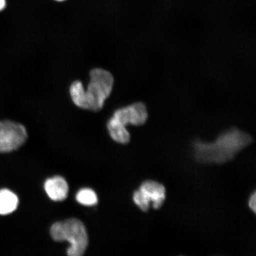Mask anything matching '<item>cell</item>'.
<instances>
[{"label":"cell","mask_w":256,"mask_h":256,"mask_svg":"<svg viewBox=\"0 0 256 256\" xmlns=\"http://www.w3.org/2000/svg\"><path fill=\"white\" fill-rule=\"evenodd\" d=\"M50 235L56 242L67 241L70 247L67 254L70 256H81L88 246V236L83 223L78 219H69L54 224L50 229Z\"/></svg>","instance_id":"3957f363"},{"label":"cell","mask_w":256,"mask_h":256,"mask_svg":"<svg viewBox=\"0 0 256 256\" xmlns=\"http://www.w3.org/2000/svg\"><path fill=\"white\" fill-rule=\"evenodd\" d=\"M138 191L142 199L151 206L154 210L162 208L166 199V190L164 186L158 182L148 180L140 184Z\"/></svg>","instance_id":"8992f818"},{"label":"cell","mask_w":256,"mask_h":256,"mask_svg":"<svg viewBox=\"0 0 256 256\" xmlns=\"http://www.w3.org/2000/svg\"><path fill=\"white\" fill-rule=\"evenodd\" d=\"M148 119L146 106L142 102H137L114 112L108 122L126 128L128 124L142 126Z\"/></svg>","instance_id":"5b68a950"},{"label":"cell","mask_w":256,"mask_h":256,"mask_svg":"<svg viewBox=\"0 0 256 256\" xmlns=\"http://www.w3.org/2000/svg\"><path fill=\"white\" fill-rule=\"evenodd\" d=\"M90 76V81L86 90L81 82L75 81L70 86V94L76 106L98 112L103 108L106 100L110 97L114 79L110 72L102 68L92 70Z\"/></svg>","instance_id":"7a4b0ae2"},{"label":"cell","mask_w":256,"mask_h":256,"mask_svg":"<svg viewBox=\"0 0 256 256\" xmlns=\"http://www.w3.org/2000/svg\"><path fill=\"white\" fill-rule=\"evenodd\" d=\"M248 204L250 209L254 214H256V194L254 191V193H252L250 196Z\"/></svg>","instance_id":"30bf717a"},{"label":"cell","mask_w":256,"mask_h":256,"mask_svg":"<svg viewBox=\"0 0 256 256\" xmlns=\"http://www.w3.org/2000/svg\"><path fill=\"white\" fill-rule=\"evenodd\" d=\"M252 142V137L248 134L232 128L220 134L214 142L195 140L192 147L197 162L203 164H222L231 161Z\"/></svg>","instance_id":"6da1fadb"},{"label":"cell","mask_w":256,"mask_h":256,"mask_svg":"<svg viewBox=\"0 0 256 256\" xmlns=\"http://www.w3.org/2000/svg\"><path fill=\"white\" fill-rule=\"evenodd\" d=\"M6 0H0V11L6 8Z\"/></svg>","instance_id":"8fae6325"},{"label":"cell","mask_w":256,"mask_h":256,"mask_svg":"<svg viewBox=\"0 0 256 256\" xmlns=\"http://www.w3.org/2000/svg\"><path fill=\"white\" fill-rule=\"evenodd\" d=\"M76 200L80 204L86 206H94L98 199L95 192L90 188H82L76 194Z\"/></svg>","instance_id":"9c48e42d"},{"label":"cell","mask_w":256,"mask_h":256,"mask_svg":"<svg viewBox=\"0 0 256 256\" xmlns=\"http://www.w3.org/2000/svg\"><path fill=\"white\" fill-rule=\"evenodd\" d=\"M56 1H64V0H56Z\"/></svg>","instance_id":"7c38bea8"},{"label":"cell","mask_w":256,"mask_h":256,"mask_svg":"<svg viewBox=\"0 0 256 256\" xmlns=\"http://www.w3.org/2000/svg\"><path fill=\"white\" fill-rule=\"evenodd\" d=\"M18 198L14 192L6 190H0V215H8L17 209Z\"/></svg>","instance_id":"ba28073f"},{"label":"cell","mask_w":256,"mask_h":256,"mask_svg":"<svg viewBox=\"0 0 256 256\" xmlns=\"http://www.w3.org/2000/svg\"><path fill=\"white\" fill-rule=\"evenodd\" d=\"M44 190L51 200L62 201L68 196L69 188L65 179L60 176H56L46 181Z\"/></svg>","instance_id":"52a82bcc"},{"label":"cell","mask_w":256,"mask_h":256,"mask_svg":"<svg viewBox=\"0 0 256 256\" xmlns=\"http://www.w3.org/2000/svg\"><path fill=\"white\" fill-rule=\"evenodd\" d=\"M27 138V130L23 124L11 120L0 121V152L17 150Z\"/></svg>","instance_id":"277c9868"}]
</instances>
